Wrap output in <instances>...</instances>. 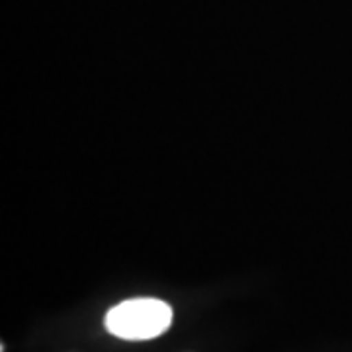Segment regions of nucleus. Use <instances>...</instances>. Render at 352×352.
I'll use <instances>...</instances> for the list:
<instances>
[{
    "mask_svg": "<svg viewBox=\"0 0 352 352\" xmlns=\"http://www.w3.org/2000/svg\"><path fill=\"white\" fill-rule=\"evenodd\" d=\"M106 329L124 340H149L163 335L173 323L170 305L157 298H135L113 305L106 314Z\"/></svg>",
    "mask_w": 352,
    "mask_h": 352,
    "instance_id": "1",
    "label": "nucleus"
}]
</instances>
